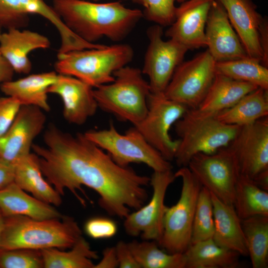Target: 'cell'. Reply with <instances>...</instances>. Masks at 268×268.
I'll return each instance as SVG.
<instances>
[{"label": "cell", "instance_id": "23", "mask_svg": "<svg viewBox=\"0 0 268 268\" xmlns=\"http://www.w3.org/2000/svg\"><path fill=\"white\" fill-rule=\"evenodd\" d=\"M210 195L214 223L213 240L218 245L240 256H248L241 219L234 206L224 202L211 193Z\"/></svg>", "mask_w": 268, "mask_h": 268}, {"label": "cell", "instance_id": "14", "mask_svg": "<svg viewBox=\"0 0 268 268\" xmlns=\"http://www.w3.org/2000/svg\"><path fill=\"white\" fill-rule=\"evenodd\" d=\"M172 170L153 171L150 185L152 195L149 201L124 219L126 233L132 237L140 236L143 240H153L159 244L163 232V220L166 206L167 190L176 179Z\"/></svg>", "mask_w": 268, "mask_h": 268}, {"label": "cell", "instance_id": "32", "mask_svg": "<svg viewBox=\"0 0 268 268\" xmlns=\"http://www.w3.org/2000/svg\"><path fill=\"white\" fill-rule=\"evenodd\" d=\"M128 243L141 268H186L184 253H169L153 240H134Z\"/></svg>", "mask_w": 268, "mask_h": 268}, {"label": "cell", "instance_id": "18", "mask_svg": "<svg viewBox=\"0 0 268 268\" xmlns=\"http://www.w3.org/2000/svg\"><path fill=\"white\" fill-rule=\"evenodd\" d=\"M214 0H187L177 7L174 21L165 35L189 50L206 47L205 29Z\"/></svg>", "mask_w": 268, "mask_h": 268}, {"label": "cell", "instance_id": "20", "mask_svg": "<svg viewBox=\"0 0 268 268\" xmlns=\"http://www.w3.org/2000/svg\"><path fill=\"white\" fill-rule=\"evenodd\" d=\"M225 8L248 56L259 60L263 55L260 41V30L264 17L257 11L252 0H217Z\"/></svg>", "mask_w": 268, "mask_h": 268}, {"label": "cell", "instance_id": "26", "mask_svg": "<svg viewBox=\"0 0 268 268\" xmlns=\"http://www.w3.org/2000/svg\"><path fill=\"white\" fill-rule=\"evenodd\" d=\"M258 88L253 84L216 73L207 92L197 108L205 113L216 114L231 107Z\"/></svg>", "mask_w": 268, "mask_h": 268}, {"label": "cell", "instance_id": "10", "mask_svg": "<svg viewBox=\"0 0 268 268\" xmlns=\"http://www.w3.org/2000/svg\"><path fill=\"white\" fill-rule=\"evenodd\" d=\"M216 62L207 50L176 68L164 94L188 108H197L216 75Z\"/></svg>", "mask_w": 268, "mask_h": 268}, {"label": "cell", "instance_id": "28", "mask_svg": "<svg viewBox=\"0 0 268 268\" xmlns=\"http://www.w3.org/2000/svg\"><path fill=\"white\" fill-rule=\"evenodd\" d=\"M215 116L224 124L240 127L268 117V90L258 88Z\"/></svg>", "mask_w": 268, "mask_h": 268}, {"label": "cell", "instance_id": "9", "mask_svg": "<svg viewBox=\"0 0 268 268\" xmlns=\"http://www.w3.org/2000/svg\"><path fill=\"white\" fill-rule=\"evenodd\" d=\"M187 167L202 187L221 201L233 205L240 173L236 156L229 147L212 153H198L191 159Z\"/></svg>", "mask_w": 268, "mask_h": 268}, {"label": "cell", "instance_id": "34", "mask_svg": "<svg viewBox=\"0 0 268 268\" xmlns=\"http://www.w3.org/2000/svg\"><path fill=\"white\" fill-rule=\"evenodd\" d=\"M214 229L213 205L210 193L202 187L195 209L191 244L212 238Z\"/></svg>", "mask_w": 268, "mask_h": 268}, {"label": "cell", "instance_id": "7", "mask_svg": "<svg viewBox=\"0 0 268 268\" xmlns=\"http://www.w3.org/2000/svg\"><path fill=\"white\" fill-rule=\"evenodd\" d=\"M84 134L121 166L128 167L132 163H143L153 171H165L172 169L170 162L151 145L134 126L122 134L111 123L106 129L91 130Z\"/></svg>", "mask_w": 268, "mask_h": 268}, {"label": "cell", "instance_id": "33", "mask_svg": "<svg viewBox=\"0 0 268 268\" xmlns=\"http://www.w3.org/2000/svg\"><path fill=\"white\" fill-rule=\"evenodd\" d=\"M216 73L268 90V68L256 59L245 58L215 63Z\"/></svg>", "mask_w": 268, "mask_h": 268}, {"label": "cell", "instance_id": "2", "mask_svg": "<svg viewBox=\"0 0 268 268\" xmlns=\"http://www.w3.org/2000/svg\"><path fill=\"white\" fill-rule=\"evenodd\" d=\"M52 7L70 30L91 43L104 37L120 42L143 18L140 10L126 7L120 1L53 0Z\"/></svg>", "mask_w": 268, "mask_h": 268}, {"label": "cell", "instance_id": "12", "mask_svg": "<svg viewBox=\"0 0 268 268\" xmlns=\"http://www.w3.org/2000/svg\"><path fill=\"white\" fill-rule=\"evenodd\" d=\"M148 45L141 71L148 78L150 92L164 93L177 67L189 50L178 42L163 39V29L155 24L146 32Z\"/></svg>", "mask_w": 268, "mask_h": 268}, {"label": "cell", "instance_id": "35", "mask_svg": "<svg viewBox=\"0 0 268 268\" xmlns=\"http://www.w3.org/2000/svg\"><path fill=\"white\" fill-rule=\"evenodd\" d=\"M0 268H44L41 250L0 248Z\"/></svg>", "mask_w": 268, "mask_h": 268}, {"label": "cell", "instance_id": "39", "mask_svg": "<svg viewBox=\"0 0 268 268\" xmlns=\"http://www.w3.org/2000/svg\"><path fill=\"white\" fill-rule=\"evenodd\" d=\"M115 247L119 268H141L132 254L128 243L120 241Z\"/></svg>", "mask_w": 268, "mask_h": 268}, {"label": "cell", "instance_id": "11", "mask_svg": "<svg viewBox=\"0 0 268 268\" xmlns=\"http://www.w3.org/2000/svg\"><path fill=\"white\" fill-rule=\"evenodd\" d=\"M147 105L146 116L134 127L164 158L170 161L174 159L179 139H173L169 131L188 108L168 99L163 93L150 92Z\"/></svg>", "mask_w": 268, "mask_h": 268}, {"label": "cell", "instance_id": "24", "mask_svg": "<svg viewBox=\"0 0 268 268\" xmlns=\"http://www.w3.org/2000/svg\"><path fill=\"white\" fill-rule=\"evenodd\" d=\"M55 71L33 74L2 83L0 89L6 96L17 99L21 106H33L44 111L50 110L48 101V89L57 79Z\"/></svg>", "mask_w": 268, "mask_h": 268}, {"label": "cell", "instance_id": "29", "mask_svg": "<svg viewBox=\"0 0 268 268\" xmlns=\"http://www.w3.org/2000/svg\"><path fill=\"white\" fill-rule=\"evenodd\" d=\"M41 252L44 268H94L92 260L99 257L82 236L68 251L53 248Z\"/></svg>", "mask_w": 268, "mask_h": 268}, {"label": "cell", "instance_id": "36", "mask_svg": "<svg viewBox=\"0 0 268 268\" xmlns=\"http://www.w3.org/2000/svg\"><path fill=\"white\" fill-rule=\"evenodd\" d=\"M143 7V17L163 26L171 25L174 21L176 0H131Z\"/></svg>", "mask_w": 268, "mask_h": 268}, {"label": "cell", "instance_id": "38", "mask_svg": "<svg viewBox=\"0 0 268 268\" xmlns=\"http://www.w3.org/2000/svg\"><path fill=\"white\" fill-rule=\"evenodd\" d=\"M21 106L20 102L13 97H0V137L11 125Z\"/></svg>", "mask_w": 268, "mask_h": 268}, {"label": "cell", "instance_id": "17", "mask_svg": "<svg viewBox=\"0 0 268 268\" xmlns=\"http://www.w3.org/2000/svg\"><path fill=\"white\" fill-rule=\"evenodd\" d=\"M205 36L206 47L216 62L248 57L225 8L217 0L213 1L209 10Z\"/></svg>", "mask_w": 268, "mask_h": 268}, {"label": "cell", "instance_id": "21", "mask_svg": "<svg viewBox=\"0 0 268 268\" xmlns=\"http://www.w3.org/2000/svg\"><path fill=\"white\" fill-rule=\"evenodd\" d=\"M50 42L46 36L28 30L12 28L0 36V53L14 72L28 74L32 68L28 54L37 49H46Z\"/></svg>", "mask_w": 268, "mask_h": 268}, {"label": "cell", "instance_id": "41", "mask_svg": "<svg viewBox=\"0 0 268 268\" xmlns=\"http://www.w3.org/2000/svg\"><path fill=\"white\" fill-rule=\"evenodd\" d=\"M14 165L0 158V189L14 181Z\"/></svg>", "mask_w": 268, "mask_h": 268}, {"label": "cell", "instance_id": "8", "mask_svg": "<svg viewBox=\"0 0 268 268\" xmlns=\"http://www.w3.org/2000/svg\"><path fill=\"white\" fill-rule=\"evenodd\" d=\"M174 174L182 180L180 197L175 205L166 206L158 244L171 254L183 253L191 244L195 209L202 187L187 166L180 167Z\"/></svg>", "mask_w": 268, "mask_h": 268}, {"label": "cell", "instance_id": "1", "mask_svg": "<svg viewBox=\"0 0 268 268\" xmlns=\"http://www.w3.org/2000/svg\"><path fill=\"white\" fill-rule=\"evenodd\" d=\"M43 138L44 145L33 144L32 149L44 177L61 196L68 190L85 206L78 191L87 198L85 186L98 194L100 207L121 219L146 201L150 177L118 165L84 134L73 135L52 125Z\"/></svg>", "mask_w": 268, "mask_h": 268}, {"label": "cell", "instance_id": "44", "mask_svg": "<svg viewBox=\"0 0 268 268\" xmlns=\"http://www.w3.org/2000/svg\"><path fill=\"white\" fill-rule=\"evenodd\" d=\"M252 180L258 187L268 191V170L261 172Z\"/></svg>", "mask_w": 268, "mask_h": 268}, {"label": "cell", "instance_id": "22", "mask_svg": "<svg viewBox=\"0 0 268 268\" xmlns=\"http://www.w3.org/2000/svg\"><path fill=\"white\" fill-rule=\"evenodd\" d=\"M0 211L4 217L22 215L43 220L64 216L54 205L28 195L14 182L0 189Z\"/></svg>", "mask_w": 268, "mask_h": 268}, {"label": "cell", "instance_id": "16", "mask_svg": "<svg viewBox=\"0 0 268 268\" xmlns=\"http://www.w3.org/2000/svg\"><path fill=\"white\" fill-rule=\"evenodd\" d=\"M46 121L44 111L33 106H21L14 121L0 137V158L14 165L30 154L35 138Z\"/></svg>", "mask_w": 268, "mask_h": 268}, {"label": "cell", "instance_id": "31", "mask_svg": "<svg viewBox=\"0 0 268 268\" xmlns=\"http://www.w3.org/2000/svg\"><path fill=\"white\" fill-rule=\"evenodd\" d=\"M248 254L253 268L268 267V216L256 215L241 220Z\"/></svg>", "mask_w": 268, "mask_h": 268}, {"label": "cell", "instance_id": "15", "mask_svg": "<svg viewBox=\"0 0 268 268\" xmlns=\"http://www.w3.org/2000/svg\"><path fill=\"white\" fill-rule=\"evenodd\" d=\"M228 146L236 156L241 175L252 180L268 170V117L240 127Z\"/></svg>", "mask_w": 268, "mask_h": 268}, {"label": "cell", "instance_id": "42", "mask_svg": "<svg viewBox=\"0 0 268 268\" xmlns=\"http://www.w3.org/2000/svg\"><path fill=\"white\" fill-rule=\"evenodd\" d=\"M260 41L263 52V60L261 64L268 67V22L267 18H264L260 30Z\"/></svg>", "mask_w": 268, "mask_h": 268}, {"label": "cell", "instance_id": "30", "mask_svg": "<svg viewBox=\"0 0 268 268\" xmlns=\"http://www.w3.org/2000/svg\"><path fill=\"white\" fill-rule=\"evenodd\" d=\"M233 206L241 220L256 215L268 216V191L240 175L235 190Z\"/></svg>", "mask_w": 268, "mask_h": 268}, {"label": "cell", "instance_id": "45", "mask_svg": "<svg viewBox=\"0 0 268 268\" xmlns=\"http://www.w3.org/2000/svg\"><path fill=\"white\" fill-rule=\"evenodd\" d=\"M4 217L3 216L1 211H0V240L1 237V235L2 233L3 225H4Z\"/></svg>", "mask_w": 268, "mask_h": 268}, {"label": "cell", "instance_id": "27", "mask_svg": "<svg viewBox=\"0 0 268 268\" xmlns=\"http://www.w3.org/2000/svg\"><path fill=\"white\" fill-rule=\"evenodd\" d=\"M184 253L186 268H236L239 265L240 255L218 245L212 238L191 244Z\"/></svg>", "mask_w": 268, "mask_h": 268}, {"label": "cell", "instance_id": "48", "mask_svg": "<svg viewBox=\"0 0 268 268\" xmlns=\"http://www.w3.org/2000/svg\"><path fill=\"white\" fill-rule=\"evenodd\" d=\"M1 33H2V32H1V28H0V36Z\"/></svg>", "mask_w": 268, "mask_h": 268}, {"label": "cell", "instance_id": "47", "mask_svg": "<svg viewBox=\"0 0 268 268\" xmlns=\"http://www.w3.org/2000/svg\"><path fill=\"white\" fill-rule=\"evenodd\" d=\"M87 0L92 1H97L100 0Z\"/></svg>", "mask_w": 268, "mask_h": 268}, {"label": "cell", "instance_id": "46", "mask_svg": "<svg viewBox=\"0 0 268 268\" xmlns=\"http://www.w3.org/2000/svg\"><path fill=\"white\" fill-rule=\"evenodd\" d=\"M187 0H176V1L179 2V3H182L185 1H186Z\"/></svg>", "mask_w": 268, "mask_h": 268}, {"label": "cell", "instance_id": "5", "mask_svg": "<svg viewBox=\"0 0 268 268\" xmlns=\"http://www.w3.org/2000/svg\"><path fill=\"white\" fill-rule=\"evenodd\" d=\"M114 76L112 82L93 88L98 107L136 126L147 112L150 93L148 82L141 70L128 65L115 71Z\"/></svg>", "mask_w": 268, "mask_h": 268}, {"label": "cell", "instance_id": "6", "mask_svg": "<svg viewBox=\"0 0 268 268\" xmlns=\"http://www.w3.org/2000/svg\"><path fill=\"white\" fill-rule=\"evenodd\" d=\"M134 56L130 45H106L58 54L55 68L58 74L73 76L94 88L112 82L114 72L128 65Z\"/></svg>", "mask_w": 268, "mask_h": 268}, {"label": "cell", "instance_id": "40", "mask_svg": "<svg viewBox=\"0 0 268 268\" xmlns=\"http://www.w3.org/2000/svg\"><path fill=\"white\" fill-rule=\"evenodd\" d=\"M115 247H107L102 253V258L100 262L95 265L94 268H116L118 267Z\"/></svg>", "mask_w": 268, "mask_h": 268}, {"label": "cell", "instance_id": "19", "mask_svg": "<svg viewBox=\"0 0 268 268\" xmlns=\"http://www.w3.org/2000/svg\"><path fill=\"white\" fill-rule=\"evenodd\" d=\"M48 93L61 97L64 117L70 124H84L98 108L93 88L73 76L59 74L57 80L48 88Z\"/></svg>", "mask_w": 268, "mask_h": 268}, {"label": "cell", "instance_id": "4", "mask_svg": "<svg viewBox=\"0 0 268 268\" xmlns=\"http://www.w3.org/2000/svg\"><path fill=\"white\" fill-rule=\"evenodd\" d=\"M215 115L188 108L175 123L179 139L174 159L179 167L187 166L198 153H212L227 146L235 137L240 127L224 124Z\"/></svg>", "mask_w": 268, "mask_h": 268}, {"label": "cell", "instance_id": "25", "mask_svg": "<svg viewBox=\"0 0 268 268\" xmlns=\"http://www.w3.org/2000/svg\"><path fill=\"white\" fill-rule=\"evenodd\" d=\"M14 182L35 198L54 206L62 203L61 195L44 178L38 157L30 153L14 165Z\"/></svg>", "mask_w": 268, "mask_h": 268}, {"label": "cell", "instance_id": "43", "mask_svg": "<svg viewBox=\"0 0 268 268\" xmlns=\"http://www.w3.org/2000/svg\"><path fill=\"white\" fill-rule=\"evenodd\" d=\"M14 72L10 65L0 53V85L12 80Z\"/></svg>", "mask_w": 268, "mask_h": 268}, {"label": "cell", "instance_id": "37", "mask_svg": "<svg viewBox=\"0 0 268 268\" xmlns=\"http://www.w3.org/2000/svg\"><path fill=\"white\" fill-rule=\"evenodd\" d=\"M86 234L91 238L102 239L110 238L118 231L116 223L104 217H95L86 221L84 226Z\"/></svg>", "mask_w": 268, "mask_h": 268}, {"label": "cell", "instance_id": "13", "mask_svg": "<svg viewBox=\"0 0 268 268\" xmlns=\"http://www.w3.org/2000/svg\"><path fill=\"white\" fill-rule=\"evenodd\" d=\"M36 14L47 19L58 31L61 44L58 54L87 49L90 43L84 40L64 23L53 7L43 0H0V28L7 30L26 26L29 15Z\"/></svg>", "mask_w": 268, "mask_h": 268}, {"label": "cell", "instance_id": "3", "mask_svg": "<svg viewBox=\"0 0 268 268\" xmlns=\"http://www.w3.org/2000/svg\"><path fill=\"white\" fill-rule=\"evenodd\" d=\"M82 231L74 218L38 220L22 215L4 217L0 248L70 249L81 237Z\"/></svg>", "mask_w": 268, "mask_h": 268}]
</instances>
